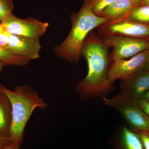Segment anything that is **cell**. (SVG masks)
<instances>
[{
	"instance_id": "484cf974",
	"label": "cell",
	"mask_w": 149,
	"mask_h": 149,
	"mask_svg": "<svg viewBox=\"0 0 149 149\" xmlns=\"http://www.w3.org/2000/svg\"><path fill=\"white\" fill-rule=\"evenodd\" d=\"M143 70H146V71H149V58L146 65V66L144 68Z\"/></svg>"
},
{
	"instance_id": "8fae6325",
	"label": "cell",
	"mask_w": 149,
	"mask_h": 149,
	"mask_svg": "<svg viewBox=\"0 0 149 149\" xmlns=\"http://www.w3.org/2000/svg\"><path fill=\"white\" fill-rule=\"evenodd\" d=\"M136 6L128 0H116L100 14L99 16L109 21L126 18L130 11Z\"/></svg>"
},
{
	"instance_id": "ba28073f",
	"label": "cell",
	"mask_w": 149,
	"mask_h": 149,
	"mask_svg": "<svg viewBox=\"0 0 149 149\" xmlns=\"http://www.w3.org/2000/svg\"><path fill=\"white\" fill-rule=\"evenodd\" d=\"M98 28L102 35H118L149 39V25L136 23L127 18L109 21Z\"/></svg>"
},
{
	"instance_id": "4316f807",
	"label": "cell",
	"mask_w": 149,
	"mask_h": 149,
	"mask_svg": "<svg viewBox=\"0 0 149 149\" xmlns=\"http://www.w3.org/2000/svg\"><path fill=\"white\" fill-rule=\"evenodd\" d=\"M5 64L1 61H0V73H1V71L2 70L3 68L5 66Z\"/></svg>"
},
{
	"instance_id": "83f0119b",
	"label": "cell",
	"mask_w": 149,
	"mask_h": 149,
	"mask_svg": "<svg viewBox=\"0 0 149 149\" xmlns=\"http://www.w3.org/2000/svg\"><path fill=\"white\" fill-rule=\"evenodd\" d=\"M96 0H85V2L88 3L91 5Z\"/></svg>"
},
{
	"instance_id": "9a60e30c",
	"label": "cell",
	"mask_w": 149,
	"mask_h": 149,
	"mask_svg": "<svg viewBox=\"0 0 149 149\" xmlns=\"http://www.w3.org/2000/svg\"><path fill=\"white\" fill-rule=\"evenodd\" d=\"M30 61V59L15 55L8 51L0 48V61L5 65L24 67Z\"/></svg>"
},
{
	"instance_id": "52a82bcc",
	"label": "cell",
	"mask_w": 149,
	"mask_h": 149,
	"mask_svg": "<svg viewBox=\"0 0 149 149\" xmlns=\"http://www.w3.org/2000/svg\"><path fill=\"white\" fill-rule=\"evenodd\" d=\"M149 58V49L133 56L128 60H118L110 66L109 81L113 84L117 79H125L136 72L143 70Z\"/></svg>"
},
{
	"instance_id": "ac0fdd59",
	"label": "cell",
	"mask_w": 149,
	"mask_h": 149,
	"mask_svg": "<svg viewBox=\"0 0 149 149\" xmlns=\"http://www.w3.org/2000/svg\"><path fill=\"white\" fill-rule=\"evenodd\" d=\"M10 35L0 23V48L7 50Z\"/></svg>"
},
{
	"instance_id": "5bb4252c",
	"label": "cell",
	"mask_w": 149,
	"mask_h": 149,
	"mask_svg": "<svg viewBox=\"0 0 149 149\" xmlns=\"http://www.w3.org/2000/svg\"><path fill=\"white\" fill-rule=\"evenodd\" d=\"M126 18L139 24L149 25V6L135 7L130 11Z\"/></svg>"
},
{
	"instance_id": "e0dca14e",
	"label": "cell",
	"mask_w": 149,
	"mask_h": 149,
	"mask_svg": "<svg viewBox=\"0 0 149 149\" xmlns=\"http://www.w3.org/2000/svg\"><path fill=\"white\" fill-rule=\"evenodd\" d=\"M116 0H96L91 4L92 10L96 15H100L107 7L114 2Z\"/></svg>"
},
{
	"instance_id": "7402d4cb",
	"label": "cell",
	"mask_w": 149,
	"mask_h": 149,
	"mask_svg": "<svg viewBox=\"0 0 149 149\" xmlns=\"http://www.w3.org/2000/svg\"><path fill=\"white\" fill-rule=\"evenodd\" d=\"M134 4L136 6L142 5V0H128Z\"/></svg>"
},
{
	"instance_id": "7c38bea8",
	"label": "cell",
	"mask_w": 149,
	"mask_h": 149,
	"mask_svg": "<svg viewBox=\"0 0 149 149\" xmlns=\"http://www.w3.org/2000/svg\"><path fill=\"white\" fill-rule=\"evenodd\" d=\"M12 107L8 97L0 90V133L10 137Z\"/></svg>"
},
{
	"instance_id": "7a4b0ae2",
	"label": "cell",
	"mask_w": 149,
	"mask_h": 149,
	"mask_svg": "<svg viewBox=\"0 0 149 149\" xmlns=\"http://www.w3.org/2000/svg\"><path fill=\"white\" fill-rule=\"evenodd\" d=\"M0 90L10 101L12 121L10 138L12 143L19 148L23 143L24 131L28 120L37 108L45 109L47 104L35 90L27 85H18L11 91L0 84Z\"/></svg>"
},
{
	"instance_id": "d4e9b609",
	"label": "cell",
	"mask_w": 149,
	"mask_h": 149,
	"mask_svg": "<svg viewBox=\"0 0 149 149\" xmlns=\"http://www.w3.org/2000/svg\"><path fill=\"white\" fill-rule=\"evenodd\" d=\"M142 5L149 6V0H142Z\"/></svg>"
},
{
	"instance_id": "8992f818",
	"label": "cell",
	"mask_w": 149,
	"mask_h": 149,
	"mask_svg": "<svg viewBox=\"0 0 149 149\" xmlns=\"http://www.w3.org/2000/svg\"><path fill=\"white\" fill-rule=\"evenodd\" d=\"M0 23L11 35L32 39H40L45 33L49 25L48 22L32 17L18 18L13 13Z\"/></svg>"
},
{
	"instance_id": "ffe728a7",
	"label": "cell",
	"mask_w": 149,
	"mask_h": 149,
	"mask_svg": "<svg viewBox=\"0 0 149 149\" xmlns=\"http://www.w3.org/2000/svg\"><path fill=\"white\" fill-rule=\"evenodd\" d=\"M11 143L10 137L3 136L0 133V149L3 148Z\"/></svg>"
},
{
	"instance_id": "5b68a950",
	"label": "cell",
	"mask_w": 149,
	"mask_h": 149,
	"mask_svg": "<svg viewBox=\"0 0 149 149\" xmlns=\"http://www.w3.org/2000/svg\"><path fill=\"white\" fill-rule=\"evenodd\" d=\"M101 40L108 48H112L113 61L132 57L149 49V39L135 38L118 35H102Z\"/></svg>"
},
{
	"instance_id": "277c9868",
	"label": "cell",
	"mask_w": 149,
	"mask_h": 149,
	"mask_svg": "<svg viewBox=\"0 0 149 149\" xmlns=\"http://www.w3.org/2000/svg\"><path fill=\"white\" fill-rule=\"evenodd\" d=\"M103 102L118 113L132 131L135 133L149 131V117L136 102L120 93L111 98L104 97Z\"/></svg>"
},
{
	"instance_id": "2e32d148",
	"label": "cell",
	"mask_w": 149,
	"mask_h": 149,
	"mask_svg": "<svg viewBox=\"0 0 149 149\" xmlns=\"http://www.w3.org/2000/svg\"><path fill=\"white\" fill-rule=\"evenodd\" d=\"M13 10V0H0V22L12 14Z\"/></svg>"
},
{
	"instance_id": "cb8c5ba5",
	"label": "cell",
	"mask_w": 149,
	"mask_h": 149,
	"mask_svg": "<svg viewBox=\"0 0 149 149\" xmlns=\"http://www.w3.org/2000/svg\"><path fill=\"white\" fill-rule=\"evenodd\" d=\"M141 99L149 103V90L145 94L143 97Z\"/></svg>"
},
{
	"instance_id": "4fadbf2b",
	"label": "cell",
	"mask_w": 149,
	"mask_h": 149,
	"mask_svg": "<svg viewBox=\"0 0 149 149\" xmlns=\"http://www.w3.org/2000/svg\"><path fill=\"white\" fill-rule=\"evenodd\" d=\"M117 149H144L137 134L127 127L123 128L118 142Z\"/></svg>"
},
{
	"instance_id": "6da1fadb",
	"label": "cell",
	"mask_w": 149,
	"mask_h": 149,
	"mask_svg": "<svg viewBox=\"0 0 149 149\" xmlns=\"http://www.w3.org/2000/svg\"><path fill=\"white\" fill-rule=\"evenodd\" d=\"M108 49L101 39L95 34H89L84 42L81 55L88 63V73L75 88L76 93L83 100L103 98L113 89V85L108 77L111 59Z\"/></svg>"
},
{
	"instance_id": "3957f363",
	"label": "cell",
	"mask_w": 149,
	"mask_h": 149,
	"mask_svg": "<svg viewBox=\"0 0 149 149\" xmlns=\"http://www.w3.org/2000/svg\"><path fill=\"white\" fill-rule=\"evenodd\" d=\"M71 19L72 27L69 35L55 47L54 52L59 57L76 63L79 61L83 44L89 33L109 20L96 15L91 5L85 2L78 12L72 14Z\"/></svg>"
},
{
	"instance_id": "603a6c76",
	"label": "cell",
	"mask_w": 149,
	"mask_h": 149,
	"mask_svg": "<svg viewBox=\"0 0 149 149\" xmlns=\"http://www.w3.org/2000/svg\"><path fill=\"white\" fill-rule=\"evenodd\" d=\"M19 148L15 146L11 143L2 149H19Z\"/></svg>"
},
{
	"instance_id": "d6986e66",
	"label": "cell",
	"mask_w": 149,
	"mask_h": 149,
	"mask_svg": "<svg viewBox=\"0 0 149 149\" xmlns=\"http://www.w3.org/2000/svg\"><path fill=\"white\" fill-rule=\"evenodd\" d=\"M141 140L144 149H149V131L136 133Z\"/></svg>"
},
{
	"instance_id": "9c48e42d",
	"label": "cell",
	"mask_w": 149,
	"mask_h": 149,
	"mask_svg": "<svg viewBox=\"0 0 149 149\" xmlns=\"http://www.w3.org/2000/svg\"><path fill=\"white\" fill-rule=\"evenodd\" d=\"M120 94L133 101L141 100L149 90V72L142 70L121 80Z\"/></svg>"
},
{
	"instance_id": "44dd1931",
	"label": "cell",
	"mask_w": 149,
	"mask_h": 149,
	"mask_svg": "<svg viewBox=\"0 0 149 149\" xmlns=\"http://www.w3.org/2000/svg\"><path fill=\"white\" fill-rule=\"evenodd\" d=\"M137 104L149 117V103L145 101L142 99L136 102Z\"/></svg>"
},
{
	"instance_id": "30bf717a",
	"label": "cell",
	"mask_w": 149,
	"mask_h": 149,
	"mask_svg": "<svg viewBox=\"0 0 149 149\" xmlns=\"http://www.w3.org/2000/svg\"><path fill=\"white\" fill-rule=\"evenodd\" d=\"M41 49L40 39L10 35L7 50L19 56L36 59L40 57Z\"/></svg>"
}]
</instances>
